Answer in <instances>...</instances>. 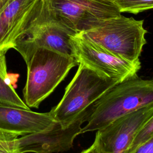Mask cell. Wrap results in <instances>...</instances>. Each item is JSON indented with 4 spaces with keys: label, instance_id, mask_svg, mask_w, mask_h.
Returning a JSON list of instances; mask_svg holds the SVG:
<instances>
[{
    "label": "cell",
    "instance_id": "1",
    "mask_svg": "<svg viewBox=\"0 0 153 153\" xmlns=\"http://www.w3.org/2000/svg\"><path fill=\"white\" fill-rule=\"evenodd\" d=\"M152 105V80L136 75L116 84L90 106L81 134L96 131L125 115Z\"/></svg>",
    "mask_w": 153,
    "mask_h": 153
},
{
    "label": "cell",
    "instance_id": "2",
    "mask_svg": "<svg viewBox=\"0 0 153 153\" xmlns=\"http://www.w3.org/2000/svg\"><path fill=\"white\" fill-rule=\"evenodd\" d=\"M75 35L56 18L46 0H37L16 35L13 48L24 60L40 48L74 57L70 38Z\"/></svg>",
    "mask_w": 153,
    "mask_h": 153
},
{
    "label": "cell",
    "instance_id": "3",
    "mask_svg": "<svg viewBox=\"0 0 153 153\" xmlns=\"http://www.w3.org/2000/svg\"><path fill=\"white\" fill-rule=\"evenodd\" d=\"M25 62L27 78L23 94L29 108H38L78 65L74 57L44 48L36 49Z\"/></svg>",
    "mask_w": 153,
    "mask_h": 153
},
{
    "label": "cell",
    "instance_id": "4",
    "mask_svg": "<svg viewBox=\"0 0 153 153\" xmlns=\"http://www.w3.org/2000/svg\"><path fill=\"white\" fill-rule=\"evenodd\" d=\"M119 82L79 63L74 76L65 88L63 96L50 112L56 122L67 127Z\"/></svg>",
    "mask_w": 153,
    "mask_h": 153
},
{
    "label": "cell",
    "instance_id": "5",
    "mask_svg": "<svg viewBox=\"0 0 153 153\" xmlns=\"http://www.w3.org/2000/svg\"><path fill=\"white\" fill-rule=\"evenodd\" d=\"M143 20L122 16L102 20L94 28L79 33L114 55L131 62L140 61L146 44Z\"/></svg>",
    "mask_w": 153,
    "mask_h": 153
},
{
    "label": "cell",
    "instance_id": "6",
    "mask_svg": "<svg viewBox=\"0 0 153 153\" xmlns=\"http://www.w3.org/2000/svg\"><path fill=\"white\" fill-rule=\"evenodd\" d=\"M56 18L76 34L86 32L103 20L121 13L111 2L98 0H46Z\"/></svg>",
    "mask_w": 153,
    "mask_h": 153
},
{
    "label": "cell",
    "instance_id": "7",
    "mask_svg": "<svg viewBox=\"0 0 153 153\" xmlns=\"http://www.w3.org/2000/svg\"><path fill=\"white\" fill-rule=\"evenodd\" d=\"M74 58L98 72L121 82L137 75L140 61L131 62L118 57L79 33L71 36Z\"/></svg>",
    "mask_w": 153,
    "mask_h": 153
},
{
    "label": "cell",
    "instance_id": "8",
    "mask_svg": "<svg viewBox=\"0 0 153 153\" xmlns=\"http://www.w3.org/2000/svg\"><path fill=\"white\" fill-rule=\"evenodd\" d=\"M89 111L90 108L67 127H63L56 122L41 131L21 136L16 140L18 152L54 153L70 149L76 137L81 134V126L86 121Z\"/></svg>",
    "mask_w": 153,
    "mask_h": 153
},
{
    "label": "cell",
    "instance_id": "9",
    "mask_svg": "<svg viewBox=\"0 0 153 153\" xmlns=\"http://www.w3.org/2000/svg\"><path fill=\"white\" fill-rule=\"evenodd\" d=\"M153 117V105L125 115L96 131L99 153H124L134 134Z\"/></svg>",
    "mask_w": 153,
    "mask_h": 153
},
{
    "label": "cell",
    "instance_id": "10",
    "mask_svg": "<svg viewBox=\"0 0 153 153\" xmlns=\"http://www.w3.org/2000/svg\"><path fill=\"white\" fill-rule=\"evenodd\" d=\"M56 121L48 112H36L29 109L0 105V128L21 136L41 131Z\"/></svg>",
    "mask_w": 153,
    "mask_h": 153
},
{
    "label": "cell",
    "instance_id": "11",
    "mask_svg": "<svg viewBox=\"0 0 153 153\" xmlns=\"http://www.w3.org/2000/svg\"><path fill=\"white\" fill-rule=\"evenodd\" d=\"M37 0H14L0 13V51L13 48L16 35Z\"/></svg>",
    "mask_w": 153,
    "mask_h": 153
},
{
    "label": "cell",
    "instance_id": "12",
    "mask_svg": "<svg viewBox=\"0 0 153 153\" xmlns=\"http://www.w3.org/2000/svg\"><path fill=\"white\" fill-rule=\"evenodd\" d=\"M5 54L0 51V105L29 109L17 94L7 72Z\"/></svg>",
    "mask_w": 153,
    "mask_h": 153
},
{
    "label": "cell",
    "instance_id": "13",
    "mask_svg": "<svg viewBox=\"0 0 153 153\" xmlns=\"http://www.w3.org/2000/svg\"><path fill=\"white\" fill-rule=\"evenodd\" d=\"M151 138H153V117L136 131L124 153H135L140 146Z\"/></svg>",
    "mask_w": 153,
    "mask_h": 153
},
{
    "label": "cell",
    "instance_id": "14",
    "mask_svg": "<svg viewBox=\"0 0 153 153\" xmlns=\"http://www.w3.org/2000/svg\"><path fill=\"white\" fill-rule=\"evenodd\" d=\"M120 12L137 14L151 10L153 7V0H112Z\"/></svg>",
    "mask_w": 153,
    "mask_h": 153
},
{
    "label": "cell",
    "instance_id": "15",
    "mask_svg": "<svg viewBox=\"0 0 153 153\" xmlns=\"http://www.w3.org/2000/svg\"><path fill=\"white\" fill-rule=\"evenodd\" d=\"M20 136L18 133L5 130L0 128V149L16 148V140Z\"/></svg>",
    "mask_w": 153,
    "mask_h": 153
},
{
    "label": "cell",
    "instance_id": "16",
    "mask_svg": "<svg viewBox=\"0 0 153 153\" xmlns=\"http://www.w3.org/2000/svg\"><path fill=\"white\" fill-rule=\"evenodd\" d=\"M135 153H153V138L145 143Z\"/></svg>",
    "mask_w": 153,
    "mask_h": 153
},
{
    "label": "cell",
    "instance_id": "17",
    "mask_svg": "<svg viewBox=\"0 0 153 153\" xmlns=\"http://www.w3.org/2000/svg\"><path fill=\"white\" fill-rule=\"evenodd\" d=\"M80 153H99L97 143L96 139H94V140L91 146H90L87 149L83 150Z\"/></svg>",
    "mask_w": 153,
    "mask_h": 153
},
{
    "label": "cell",
    "instance_id": "18",
    "mask_svg": "<svg viewBox=\"0 0 153 153\" xmlns=\"http://www.w3.org/2000/svg\"><path fill=\"white\" fill-rule=\"evenodd\" d=\"M14 0H0V13Z\"/></svg>",
    "mask_w": 153,
    "mask_h": 153
},
{
    "label": "cell",
    "instance_id": "19",
    "mask_svg": "<svg viewBox=\"0 0 153 153\" xmlns=\"http://www.w3.org/2000/svg\"><path fill=\"white\" fill-rule=\"evenodd\" d=\"M0 153H19L17 149H0Z\"/></svg>",
    "mask_w": 153,
    "mask_h": 153
},
{
    "label": "cell",
    "instance_id": "20",
    "mask_svg": "<svg viewBox=\"0 0 153 153\" xmlns=\"http://www.w3.org/2000/svg\"><path fill=\"white\" fill-rule=\"evenodd\" d=\"M98 1H104V2H108L112 3V0H98Z\"/></svg>",
    "mask_w": 153,
    "mask_h": 153
}]
</instances>
